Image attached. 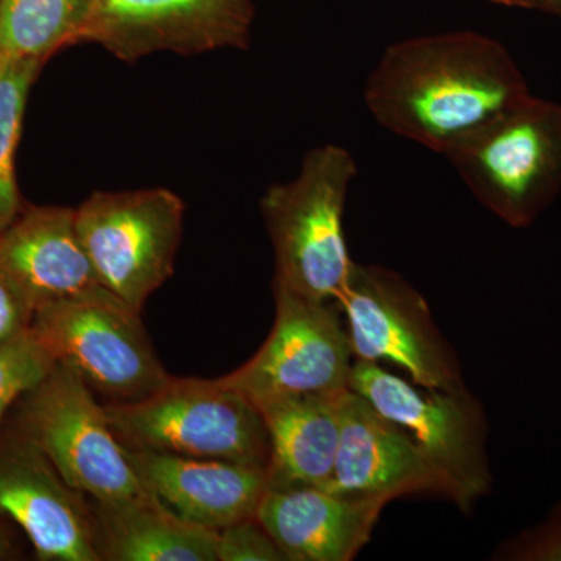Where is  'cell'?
I'll return each mask as SVG.
<instances>
[{"label": "cell", "instance_id": "5bb4252c", "mask_svg": "<svg viewBox=\"0 0 561 561\" xmlns=\"http://www.w3.org/2000/svg\"><path fill=\"white\" fill-rule=\"evenodd\" d=\"M127 448L144 489L181 518L220 531L253 518L268 490L267 468Z\"/></svg>", "mask_w": 561, "mask_h": 561}, {"label": "cell", "instance_id": "7c38bea8", "mask_svg": "<svg viewBox=\"0 0 561 561\" xmlns=\"http://www.w3.org/2000/svg\"><path fill=\"white\" fill-rule=\"evenodd\" d=\"M323 489L387 504L411 494L451 500L449 483L411 435L353 390L343 394L337 459Z\"/></svg>", "mask_w": 561, "mask_h": 561}, {"label": "cell", "instance_id": "30bf717a", "mask_svg": "<svg viewBox=\"0 0 561 561\" xmlns=\"http://www.w3.org/2000/svg\"><path fill=\"white\" fill-rule=\"evenodd\" d=\"M275 321L247 364L219 378L256 408L350 389L354 354L341 308L273 284Z\"/></svg>", "mask_w": 561, "mask_h": 561}, {"label": "cell", "instance_id": "8fae6325", "mask_svg": "<svg viewBox=\"0 0 561 561\" xmlns=\"http://www.w3.org/2000/svg\"><path fill=\"white\" fill-rule=\"evenodd\" d=\"M253 21V0H94L80 43L127 62L158 51L245 50Z\"/></svg>", "mask_w": 561, "mask_h": 561}, {"label": "cell", "instance_id": "4fadbf2b", "mask_svg": "<svg viewBox=\"0 0 561 561\" xmlns=\"http://www.w3.org/2000/svg\"><path fill=\"white\" fill-rule=\"evenodd\" d=\"M32 440L0 457V513L46 561L102 560L92 512Z\"/></svg>", "mask_w": 561, "mask_h": 561}, {"label": "cell", "instance_id": "ac0fdd59", "mask_svg": "<svg viewBox=\"0 0 561 561\" xmlns=\"http://www.w3.org/2000/svg\"><path fill=\"white\" fill-rule=\"evenodd\" d=\"M102 560L219 561V531L186 522L147 491L135 500L92 508Z\"/></svg>", "mask_w": 561, "mask_h": 561}, {"label": "cell", "instance_id": "44dd1931", "mask_svg": "<svg viewBox=\"0 0 561 561\" xmlns=\"http://www.w3.org/2000/svg\"><path fill=\"white\" fill-rule=\"evenodd\" d=\"M55 365L57 360L32 327L0 343V420L13 402L21 394L31 393Z\"/></svg>", "mask_w": 561, "mask_h": 561}, {"label": "cell", "instance_id": "277c9868", "mask_svg": "<svg viewBox=\"0 0 561 561\" xmlns=\"http://www.w3.org/2000/svg\"><path fill=\"white\" fill-rule=\"evenodd\" d=\"M106 415L128 448L268 467L271 440L260 409L219 379H169L138 401L113 402Z\"/></svg>", "mask_w": 561, "mask_h": 561}, {"label": "cell", "instance_id": "d4e9b609", "mask_svg": "<svg viewBox=\"0 0 561 561\" xmlns=\"http://www.w3.org/2000/svg\"><path fill=\"white\" fill-rule=\"evenodd\" d=\"M502 7H511V9L538 10L537 0H490Z\"/></svg>", "mask_w": 561, "mask_h": 561}, {"label": "cell", "instance_id": "ffe728a7", "mask_svg": "<svg viewBox=\"0 0 561 561\" xmlns=\"http://www.w3.org/2000/svg\"><path fill=\"white\" fill-rule=\"evenodd\" d=\"M43 68L31 60H0V234L24 208L16 180V151L28 95Z\"/></svg>", "mask_w": 561, "mask_h": 561}, {"label": "cell", "instance_id": "cb8c5ba5", "mask_svg": "<svg viewBox=\"0 0 561 561\" xmlns=\"http://www.w3.org/2000/svg\"><path fill=\"white\" fill-rule=\"evenodd\" d=\"M33 311L16 287L0 272V343L31 327Z\"/></svg>", "mask_w": 561, "mask_h": 561}, {"label": "cell", "instance_id": "8992f818", "mask_svg": "<svg viewBox=\"0 0 561 561\" xmlns=\"http://www.w3.org/2000/svg\"><path fill=\"white\" fill-rule=\"evenodd\" d=\"M350 390L411 435L449 483L451 501L461 512L489 493V424L470 391L424 389L381 364L356 359Z\"/></svg>", "mask_w": 561, "mask_h": 561}, {"label": "cell", "instance_id": "9a60e30c", "mask_svg": "<svg viewBox=\"0 0 561 561\" xmlns=\"http://www.w3.org/2000/svg\"><path fill=\"white\" fill-rule=\"evenodd\" d=\"M0 272L31 306L102 289L76 228V209L24 206L0 234ZM105 289V287H103Z\"/></svg>", "mask_w": 561, "mask_h": 561}, {"label": "cell", "instance_id": "e0dca14e", "mask_svg": "<svg viewBox=\"0 0 561 561\" xmlns=\"http://www.w3.org/2000/svg\"><path fill=\"white\" fill-rule=\"evenodd\" d=\"M345 393L287 398L257 408L271 440L268 489L330 482L341 442Z\"/></svg>", "mask_w": 561, "mask_h": 561}, {"label": "cell", "instance_id": "ba28073f", "mask_svg": "<svg viewBox=\"0 0 561 561\" xmlns=\"http://www.w3.org/2000/svg\"><path fill=\"white\" fill-rule=\"evenodd\" d=\"M354 359L389 362L424 389L463 391L456 353L430 305L400 273L353 262L337 298Z\"/></svg>", "mask_w": 561, "mask_h": 561}, {"label": "cell", "instance_id": "484cf974", "mask_svg": "<svg viewBox=\"0 0 561 561\" xmlns=\"http://www.w3.org/2000/svg\"><path fill=\"white\" fill-rule=\"evenodd\" d=\"M538 10L561 18V0H537Z\"/></svg>", "mask_w": 561, "mask_h": 561}, {"label": "cell", "instance_id": "6da1fadb", "mask_svg": "<svg viewBox=\"0 0 561 561\" xmlns=\"http://www.w3.org/2000/svg\"><path fill=\"white\" fill-rule=\"evenodd\" d=\"M529 94L504 44L460 31L391 44L368 77L364 98L386 130L445 154Z\"/></svg>", "mask_w": 561, "mask_h": 561}, {"label": "cell", "instance_id": "5b68a950", "mask_svg": "<svg viewBox=\"0 0 561 561\" xmlns=\"http://www.w3.org/2000/svg\"><path fill=\"white\" fill-rule=\"evenodd\" d=\"M183 224V201L164 187L94 192L76 209L99 283L139 313L173 275Z\"/></svg>", "mask_w": 561, "mask_h": 561}, {"label": "cell", "instance_id": "4316f807", "mask_svg": "<svg viewBox=\"0 0 561 561\" xmlns=\"http://www.w3.org/2000/svg\"><path fill=\"white\" fill-rule=\"evenodd\" d=\"M10 542L7 540L5 534L0 530V560L5 559L9 553Z\"/></svg>", "mask_w": 561, "mask_h": 561}, {"label": "cell", "instance_id": "603a6c76", "mask_svg": "<svg viewBox=\"0 0 561 561\" xmlns=\"http://www.w3.org/2000/svg\"><path fill=\"white\" fill-rule=\"evenodd\" d=\"M497 560L561 561V504L549 518L504 542Z\"/></svg>", "mask_w": 561, "mask_h": 561}, {"label": "cell", "instance_id": "52a82bcc", "mask_svg": "<svg viewBox=\"0 0 561 561\" xmlns=\"http://www.w3.org/2000/svg\"><path fill=\"white\" fill-rule=\"evenodd\" d=\"M32 330L55 360L116 402L150 397L172 378L139 319L110 290L41 306Z\"/></svg>", "mask_w": 561, "mask_h": 561}, {"label": "cell", "instance_id": "7402d4cb", "mask_svg": "<svg viewBox=\"0 0 561 561\" xmlns=\"http://www.w3.org/2000/svg\"><path fill=\"white\" fill-rule=\"evenodd\" d=\"M217 557L219 561H287L256 516L231 524L219 531Z\"/></svg>", "mask_w": 561, "mask_h": 561}, {"label": "cell", "instance_id": "3957f363", "mask_svg": "<svg viewBox=\"0 0 561 561\" xmlns=\"http://www.w3.org/2000/svg\"><path fill=\"white\" fill-rule=\"evenodd\" d=\"M483 208L527 228L561 192V105L527 95L446 151Z\"/></svg>", "mask_w": 561, "mask_h": 561}, {"label": "cell", "instance_id": "d6986e66", "mask_svg": "<svg viewBox=\"0 0 561 561\" xmlns=\"http://www.w3.org/2000/svg\"><path fill=\"white\" fill-rule=\"evenodd\" d=\"M94 0H0V60L46 65L79 44Z\"/></svg>", "mask_w": 561, "mask_h": 561}, {"label": "cell", "instance_id": "9c48e42d", "mask_svg": "<svg viewBox=\"0 0 561 561\" xmlns=\"http://www.w3.org/2000/svg\"><path fill=\"white\" fill-rule=\"evenodd\" d=\"M24 419L28 440L80 494L117 504L147 493L105 408L73 368L57 362L31 390Z\"/></svg>", "mask_w": 561, "mask_h": 561}, {"label": "cell", "instance_id": "2e32d148", "mask_svg": "<svg viewBox=\"0 0 561 561\" xmlns=\"http://www.w3.org/2000/svg\"><path fill=\"white\" fill-rule=\"evenodd\" d=\"M387 502L323 486L268 489L256 519L287 561H351L371 540Z\"/></svg>", "mask_w": 561, "mask_h": 561}, {"label": "cell", "instance_id": "7a4b0ae2", "mask_svg": "<svg viewBox=\"0 0 561 561\" xmlns=\"http://www.w3.org/2000/svg\"><path fill=\"white\" fill-rule=\"evenodd\" d=\"M357 164L327 144L309 151L289 183L273 184L261 201L275 253L273 284L313 300L337 301L353 267L343 213Z\"/></svg>", "mask_w": 561, "mask_h": 561}]
</instances>
